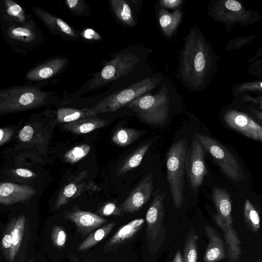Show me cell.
I'll list each match as a JSON object with an SVG mask.
<instances>
[{"instance_id":"obj_1","label":"cell","mask_w":262,"mask_h":262,"mask_svg":"<svg viewBox=\"0 0 262 262\" xmlns=\"http://www.w3.org/2000/svg\"><path fill=\"white\" fill-rule=\"evenodd\" d=\"M218 57L197 26L184 38L179 53L177 77L189 92L205 90L218 70Z\"/></svg>"},{"instance_id":"obj_2","label":"cell","mask_w":262,"mask_h":262,"mask_svg":"<svg viewBox=\"0 0 262 262\" xmlns=\"http://www.w3.org/2000/svg\"><path fill=\"white\" fill-rule=\"evenodd\" d=\"M164 78L161 73L153 72L147 64L120 79L121 85L117 89L94 105L84 109L88 117L116 111L138 97L157 88Z\"/></svg>"},{"instance_id":"obj_3","label":"cell","mask_w":262,"mask_h":262,"mask_svg":"<svg viewBox=\"0 0 262 262\" xmlns=\"http://www.w3.org/2000/svg\"><path fill=\"white\" fill-rule=\"evenodd\" d=\"M151 52V49L138 43L128 46L113 54L99 71L90 74L92 78L87 81L83 92L106 86L144 67L147 64V60Z\"/></svg>"},{"instance_id":"obj_4","label":"cell","mask_w":262,"mask_h":262,"mask_svg":"<svg viewBox=\"0 0 262 262\" xmlns=\"http://www.w3.org/2000/svg\"><path fill=\"white\" fill-rule=\"evenodd\" d=\"M179 96L171 82L165 78L157 88L135 99L126 107L145 123L161 125L168 118L172 102Z\"/></svg>"},{"instance_id":"obj_5","label":"cell","mask_w":262,"mask_h":262,"mask_svg":"<svg viewBox=\"0 0 262 262\" xmlns=\"http://www.w3.org/2000/svg\"><path fill=\"white\" fill-rule=\"evenodd\" d=\"M54 94V92L45 91L29 85L2 89L0 112L6 114L42 107L53 99Z\"/></svg>"},{"instance_id":"obj_6","label":"cell","mask_w":262,"mask_h":262,"mask_svg":"<svg viewBox=\"0 0 262 262\" xmlns=\"http://www.w3.org/2000/svg\"><path fill=\"white\" fill-rule=\"evenodd\" d=\"M3 37L15 53L26 55L41 47L46 38L32 15L24 24L1 19Z\"/></svg>"},{"instance_id":"obj_7","label":"cell","mask_w":262,"mask_h":262,"mask_svg":"<svg viewBox=\"0 0 262 262\" xmlns=\"http://www.w3.org/2000/svg\"><path fill=\"white\" fill-rule=\"evenodd\" d=\"M208 13L214 21L223 24L228 32L236 24L248 27L262 19L257 11L247 9L236 0H213L208 6Z\"/></svg>"},{"instance_id":"obj_8","label":"cell","mask_w":262,"mask_h":262,"mask_svg":"<svg viewBox=\"0 0 262 262\" xmlns=\"http://www.w3.org/2000/svg\"><path fill=\"white\" fill-rule=\"evenodd\" d=\"M187 150V140L185 138L173 143L166 155L167 180L177 209L183 203Z\"/></svg>"},{"instance_id":"obj_9","label":"cell","mask_w":262,"mask_h":262,"mask_svg":"<svg viewBox=\"0 0 262 262\" xmlns=\"http://www.w3.org/2000/svg\"><path fill=\"white\" fill-rule=\"evenodd\" d=\"M196 138L224 174L234 181L244 180L245 176L238 161L226 147L208 136L196 134Z\"/></svg>"},{"instance_id":"obj_10","label":"cell","mask_w":262,"mask_h":262,"mask_svg":"<svg viewBox=\"0 0 262 262\" xmlns=\"http://www.w3.org/2000/svg\"><path fill=\"white\" fill-rule=\"evenodd\" d=\"M164 193L157 194L146 214V241L149 249L154 252L164 239Z\"/></svg>"},{"instance_id":"obj_11","label":"cell","mask_w":262,"mask_h":262,"mask_svg":"<svg viewBox=\"0 0 262 262\" xmlns=\"http://www.w3.org/2000/svg\"><path fill=\"white\" fill-rule=\"evenodd\" d=\"M205 149L196 138L187 150L186 160V172L189 185L194 193L202 184L204 178L208 173L205 162Z\"/></svg>"},{"instance_id":"obj_12","label":"cell","mask_w":262,"mask_h":262,"mask_svg":"<svg viewBox=\"0 0 262 262\" xmlns=\"http://www.w3.org/2000/svg\"><path fill=\"white\" fill-rule=\"evenodd\" d=\"M69 62L68 57L64 55L48 58L28 70L25 75V79L32 82H40L55 79L66 70Z\"/></svg>"},{"instance_id":"obj_13","label":"cell","mask_w":262,"mask_h":262,"mask_svg":"<svg viewBox=\"0 0 262 262\" xmlns=\"http://www.w3.org/2000/svg\"><path fill=\"white\" fill-rule=\"evenodd\" d=\"M32 10L34 15L43 23L52 34L58 35L67 41L81 40L80 31L62 19L41 8L32 7Z\"/></svg>"},{"instance_id":"obj_14","label":"cell","mask_w":262,"mask_h":262,"mask_svg":"<svg viewBox=\"0 0 262 262\" xmlns=\"http://www.w3.org/2000/svg\"><path fill=\"white\" fill-rule=\"evenodd\" d=\"M224 120L230 128L252 139L262 142V126L247 114L234 109L227 110Z\"/></svg>"},{"instance_id":"obj_15","label":"cell","mask_w":262,"mask_h":262,"mask_svg":"<svg viewBox=\"0 0 262 262\" xmlns=\"http://www.w3.org/2000/svg\"><path fill=\"white\" fill-rule=\"evenodd\" d=\"M153 189V177L147 174L131 191L120 208L123 213H133L140 210L149 199Z\"/></svg>"},{"instance_id":"obj_16","label":"cell","mask_w":262,"mask_h":262,"mask_svg":"<svg viewBox=\"0 0 262 262\" xmlns=\"http://www.w3.org/2000/svg\"><path fill=\"white\" fill-rule=\"evenodd\" d=\"M35 190L30 186L13 183H3L0 185V203L10 205L28 200Z\"/></svg>"},{"instance_id":"obj_17","label":"cell","mask_w":262,"mask_h":262,"mask_svg":"<svg viewBox=\"0 0 262 262\" xmlns=\"http://www.w3.org/2000/svg\"><path fill=\"white\" fill-rule=\"evenodd\" d=\"M135 1L111 0L110 8L117 21L127 27L137 26V9H135Z\"/></svg>"},{"instance_id":"obj_18","label":"cell","mask_w":262,"mask_h":262,"mask_svg":"<svg viewBox=\"0 0 262 262\" xmlns=\"http://www.w3.org/2000/svg\"><path fill=\"white\" fill-rule=\"evenodd\" d=\"M216 224L222 229L226 241L229 262H237L241 255V241L238 236L233 228V225L227 224L220 218L214 215Z\"/></svg>"},{"instance_id":"obj_19","label":"cell","mask_w":262,"mask_h":262,"mask_svg":"<svg viewBox=\"0 0 262 262\" xmlns=\"http://www.w3.org/2000/svg\"><path fill=\"white\" fill-rule=\"evenodd\" d=\"M144 223L143 219H136L121 227L106 244L109 249L117 248L129 242L140 230Z\"/></svg>"},{"instance_id":"obj_20","label":"cell","mask_w":262,"mask_h":262,"mask_svg":"<svg viewBox=\"0 0 262 262\" xmlns=\"http://www.w3.org/2000/svg\"><path fill=\"white\" fill-rule=\"evenodd\" d=\"M204 230L209 242L205 252L204 262H217L224 259V243L220 236L210 226L206 225Z\"/></svg>"},{"instance_id":"obj_21","label":"cell","mask_w":262,"mask_h":262,"mask_svg":"<svg viewBox=\"0 0 262 262\" xmlns=\"http://www.w3.org/2000/svg\"><path fill=\"white\" fill-rule=\"evenodd\" d=\"M32 15L27 13L25 9L12 0L1 2V19L17 24L26 23Z\"/></svg>"},{"instance_id":"obj_22","label":"cell","mask_w":262,"mask_h":262,"mask_svg":"<svg viewBox=\"0 0 262 262\" xmlns=\"http://www.w3.org/2000/svg\"><path fill=\"white\" fill-rule=\"evenodd\" d=\"M212 198L217 211L215 215L227 224L233 225L232 204L230 194L225 189L215 188L212 191Z\"/></svg>"},{"instance_id":"obj_23","label":"cell","mask_w":262,"mask_h":262,"mask_svg":"<svg viewBox=\"0 0 262 262\" xmlns=\"http://www.w3.org/2000/svg\"><path fill=\"white\" fill-rule=\"evenodd\" d=\"M158 20L161 30L167 38H170L179 26L183 17V11L178 8L172 12L160 7L158 12Z\"/></svg>"},{"instance_id":"obj_24","label":"cell","mask_w":262,"mask_h":262,"mask_svg":"<svg viewBox=\"0 0 262 262\" xmlns=\"http://www.w3.org/2000/svg\"><path fill=\"white\" fill-rule=\"evenodd\" d=\"M68 218L73 221L78 229L83 232H88L103 224L105 220L94 213L83 211H77L70 213Z\"/></svg>"},{"instance_id":"obj_25","label":"cell","mask_w":262,"mask_h":262,"mask_svg":"<svg viewBox=\"0 0 262 262\" xmlns=\"http://www.w3.org/2000/svg\"><path fill=\"white\" fill-rule=\"evenodd\" d=\"M107 123V120L93 116L67 123L64 127L73 133L84 134L103 127Z\"/></svg>"},{"instance_id":"obj_26","label":"cell","mask_w":262,"mask_h":262,"mask_svg":"<svg viewBox=\"0 0 262 262\" xmlns=\"http://www.w3.org/2000/svg\"><path fill=\"white\" fill-rule=\"evenodd\" d=\"M150 146V143H145L135 150L123 162L118 170V175L124 174L138 167L141 164Z\"/></svg>"},{"instance_id":"obj_27","label":"cell","mask_w":262,"mask_h":262,"mask_svg":"<svg viewBox=\"0 0 262 262\" xmlns=\"http://www.w3.org/2000/svg\"><path fill=\"white\" fill-rule=\"evenodd\" d=\"M142 134V131L134 128H120L114 133L112 137V141L119 146L125 147L134 143L140 138Z\"/></svg>"},{"instance_id":"obj_28","label":"cell","mask_w":262,"mask_h":262,"mask_svg":"<svg viewBox=\"0 0 262 262\" xmlns=\"http://www.w3.org/2000/svg\"><path fill=\"white\" fill-rule=\"evenodd\" d=\"M25 224V216H19L15 222L11 233L12 237V245L9 251V258L12 261L19 249L24 232Z\"/></svg>"},{"instance_id":"obj_29","label":"cell","mask_w":262,"mask_h":262,"mask_svg":"<svg viewBox=\"0 0 262 262\" xmlns=\"http://www.w3.org/2000/svg\"><path fill=\"white\" fill-rule=\"evenodd\" d=\"M198 236L194 230L188 234L183 249L182 262H196L198 258L197 241Z\"/></svg>"},{"instance_id":"obj_30","label":"cell","mask_w":262,"mask_h":262,"mask_svg":"<svg viewBox=\"0 0 262 262\" xmlns=\"http://www.w3.org/2000/svg\"><path fill=\"white\" fill-rule=\"evenodd\" d=\"M114 226V223H110L97 230L80 244L78 250L87 249L99 242L108 234Z\"/></svg>"},{"instance_id":"obj_31","label":"cell","mask_w":262,"mask_h":262,"mask_svg":"<svg viewBox=\"0 0 262 262\" xmlns=\"http://www.w3.org/2000/svg\"><path fill=\"white\" fill-rule=\"evenodd\" d=\"M57 121L60 123H69L80 119L88 117L84 108L60 107L56 111Z\"/></svg>"},{"instance_id":"obj_32","label":"cell","mask_w":262,"mask_h":262,"mask_svg":"<svg viewBox=\"0 0 262 262\" xmlns=\"http://www.w3.org/2000/svg\"><path fill=\"white\" fill-rule=\"evenodd\" d=\"M244 217L246 223L255 232H257L260 227L259 214L249 199L245 202L244 207Z\"/></svg>"},{"instance_id":"obj_33","label":"cell","mask_w":262,"mask_h":262,"mask_svg":"<svg viewBox=\"0 0 262 262\" xmlns=\"http://www.w3.org/2000/svg\"><path fill=\"white\" fill-rule=\"evenodd\" d=\"M66 8L73 15L78 17L91 15L90 4L83 0H67L64 1Z\"/></svg>"},{"instance_id":"obj_34","label":"cell","mask_w":262,"mask_h":262,"mask_svg":"<svg viewBox=\"0 0 262 262\" xmlns=\"http://www.w3.org/2000/svg\"><path fill=\"white\" fill-rule=\"evenodd\" d=\"M262 92V80L245 82L235 85L232 89V94L235 98L248 92Z\"/></svg>"},{"instance_id":"obj_35","label":"cell","mask_w":262,"mask_h":262,"mask_svg":"<svg viewBox=\"0 0 262 262\" xmlns=\"http://www.w3.org/2000/svg\"><path fill=\"white\" fill-rule=\"evenodd\" d=\"M91 150L89 145L82 144L68 150L64 155L65 161L70 163H75L84 158Z\"/></svg>"},{"instance_id":"obj_36","label":"cell","mask_w":262,"mask_h":262,"mask_svg":"<svg viewBox=\"0 0 262 262\" xmlns=\"http://www.w3.org/2000/svg\"><path fill=\"white\" fill-rule=\"evenodd\" d=\"M77 191V188L75 184L70 183L66 185L56 201L55 205L56 209H58L66 204L70 199L75 194Z\"/></svg>"},{"instance_id":"obj_37","label":"cell","mask_w":262,"mask_h":262,"mask_svg":"<svg viewBox=\"0 0 262 262\" xmlns=\"http://www.w3.org/2000/svg\"><path fill=\"white\" fill-rule=\"evenodd\" d=\"M255 38V35L233 38L228 42L225 50L232 51L238 50L249 43Z\"/></svg>"},{"instance_id":"obj_38","label":"cell","mask_w":262,"mask_h":262,"mask_svg":"<svg viewBox=\"0 0 262 262\" xmlns=\"http://www.w3.org/2000/svg\"><path fill=\"white\" fill-rule=\"evenodd\" d=\"M82 40L86 42L93 43L102 39L101 36L95 30L92 28H85L79 31Z\"/></svg>"},{"instance_id":"obj_39","label":"cell","mask_w":262,"mask_h":262,"mask_svg":"<svg viewBox=\"0 0 262 262\" xmlns=\"http://www.w3.org/2000/svg\"><path fill=\"white\" fill-rule=\"evenodd\" d=\"M247 71L255 77H262V57L251 63L248 66Z\"/></svg>"},{"instance_id":"obj_40","label":"cell","mask_w":262,"mask_h":262,"mask_svg":"<svg viewBox=\"0 0 262 262\" xmlns=\"http://www.w3.org/2000/svg\"><path fill=\"white\" fill-rule=\"evenodd\" d=\"M102 214L105 216L111 215L120 216L122 215L123 212L120 207L116 206L113 203L106 204L103 208L102 210Z\"/></svg>"},{"instance_id":"obj_41","label":"cell","mask_w":262,"mask_h":262,"mask_svg":"<svg viewBox=\"0 0 262 262\" xmlns=\"http://www.w3.org/2000/svg\"><path fill=\"white\" fill-rule=\"evenodd\" d=\"M34 134L33 127L29 125L24 126L19 133V138L23 142H28L31 140Z\"/></svg>"},{"instance_id":"obj_42","label":"cell","mask_w":262,"mask_h":262,"mask_svg":"<svg viewBox=\"0 0 262 262\" xmlns=\"http://www.w3.org/2000/svg\"><path fill=\"white\" fill-rule=\"evenodd\" d=\"M182 0H161L159 2L160 7L165 9H175L180 8L183 3Z\"/></svg>"},{"instance_id":"obj_43","label":"cell","mask_w":262,"mask_h":262,"mask_svg":"<svg viewBox=\"0 0 262 262\" xmlns=\"http://www.w3.org/2000/svg\"><path fill=\"white\" fill-rule=\"evenodd\" d=\"M239 97H241L244 101L255 104L262 112V96L253 97L248 94H245Z\"/></svg>"},{"instance_id":"obj_44","label":"cell","mask_w":262,"mask_h":262,"mask_svg":"<svg viewBox=\"0 0 262 262\" xmlns=\"http://www.w3.org/2000/svg\"><path fill=\"white\" fill-rule=\"evenodd\" d=\"M13 135V130L10 128H1L0 129V145L7 142Z\"/></svg>"},{"instance_id":"obj_45","label":"cell","mask_w":262,"mask_h":262,"mask_svg":"<svg viewBox=\"0 0 262 262\" xmlns=\"http://www.w3.org/2000/svg\"><path fill=\"white\" fill-rule=\"evenodd\" d=\"M55 243L59 246H63L66 241V234L63 230H59L55 234Z\"/></svg>"},{"instance_id":"obj_46","label":"cell","mask_w":262,"mask_h":262,"mask_svg":"<svg viewBox=\"0 0 262 262\" xmlns=\"http://www.w3.org/2000/svg\"><path fill=\"white\" fill-rule=\"evenodd\" d=\"M15 172L18 176L23 178H29L35 175L33 172L26 168H17Z\"/></svg>"},{"instance_id":"obj_47","label":"cell","mask_w":262,"mask_h":262,"mask_svg":"<svg viewBox=\"0 0 262 262\" xmlns=\"http://www.w3.org/2000/svg\"><path fill=\"white\" fill-rule=\"evenodd\" d=\"M3 247L6 249H11L12 245V237L11 233L5 235L2 240Z\"/></svg>"},{"instance_id":"obj_48","label":"cell","mask_w":262,"mask_h":262,"mask_svg":"<svg viewBox=\"0 0 262 262\" xmlns=\"http://www.w3.org/2000/svg\"><path fill=\"white\" fill-rule=\"evenodd\" d=\"M248 108L252 114L255 115L261 121H262V112L251 106H248Z\"/></svg>"},{"instance_id":"obj_49","label":"cell","mask_w":262,"mask_h":262,"mask_svg":"<svg viewBox=\"0 0 262 262\" xmlns=\"http://www.w3.org/2000/svg\"><path fill=\"white\" fill-rule=\"evenodd\" d=\"M262 57V48H259L257 50L255 55L252 58L247 60V62H253L254 61L257 59Z\"/></svg>"},{"instance_id":"obj_50","label":"cell","mask_w":262,"mask_h":262,"mask_svg":"<svg viewBox=\"0 0 262 262\" xmlns=\"http://www.w3.org/2000/svg\"><path fill=\"white\" fill-rule=\"evenodd\" d=\"M172 262H182V256L180 251L178 250L176 252Z\"/></svg>"},{"instance_id":"obj_51","label":"cell","mask_w":262,"mask_h":262,"mask_svg":"<svg viewBox=\"0 0 262 262\" xmlns=\"http://www.w3.org/2000/svg\"><path fill=\"white\" fill-rule=\"evenodd\" d=\"M258 262H262V260H260V261H258Z\"/></svg>"}]
</instances>
